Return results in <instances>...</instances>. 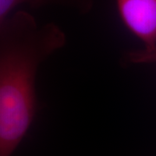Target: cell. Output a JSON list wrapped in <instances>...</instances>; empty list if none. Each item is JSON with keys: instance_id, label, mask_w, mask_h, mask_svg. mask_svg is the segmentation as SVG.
Segmentation results:
<instances>
[{"instance_id": "cell-4", "label": "cell", "mask_w": 156, "mask_h": 156, "mask_svg": "<svg viewBox=\"0 0 156 156\" xmlns=\"http://www.w3.org/2000/svg\"><path fill=\"white\" fill-rule=\"evenodd\" d=\"M126 61L134 64H156V48L150 50L141 49L128 51L126 55Z\"/></svg>"}, {"instance_id": "cell-3", "label": "cell", "mask_w": 156, "mask_h": 156, "mask_svg": "<svg viewBox=\"0 0 156 156\" xmlns=\"http://www.w3.org/2000/svg\"><path fill=\"white\" fill-rule=\"evenodd\" d=\"M28 5L32 8L58 5L72 8L81 13H88L94 5V0H0V22L12 14L17 6Z\"/></svg>"}, {"instance_id": "cell-2", "label": "cell", "mask_w": 156, "mask_h": 156, "mask_svg": "<svg viewBox=\"0 0 156 156\" xmlns=\"http://www.w3.org/2000/svg\"><path fill=\"white\" fill-rule=\"evenodd\" d=\"M120 18L131 33L144 44L156 48V0H115Z\"/></svg>"}, {"instance_id": "cell-1", "label": "cell", "mask_w": 156, "mask_h": 156, "mask_svg": "<svg viewBox=\"0 0 156 156\" xmlns=\"http://www.w3.org/2000/svg\"><path fill=\"white\" fill-rule=\"evenodd\" d=\"M67 43L54 23L18 11L0 22V156H11L33 123L39 66Z\"/></svg>"}]
</instances>
